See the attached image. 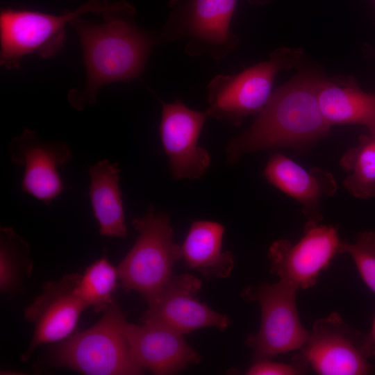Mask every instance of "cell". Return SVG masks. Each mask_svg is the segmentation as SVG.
Wrapping results in <instances>:
<instances>
[{
  "label": "cell",
  "mask_w": 375,
  "mask_h": 375,
  "mask_svg": "<svg viewBox=\"0 0 375 375\" xmlns=\"http://www.w3.org/2000/svg\"><path fill=\"white\" fill-rule=\"evenodd\" d=\"M135 8L125 1L109 3L101 13L103 22L92 23L80 17L72 21L79 40L86 73L82 89H72L67 94L70 106L76 110L96 103L103 86L128 82L144 69L158 35L135 24Z\"/></svg>",
  "instance_id": "cell-1"
},
{
  "label": "cell",
  "mask_w": 375,
  "mask_h": 375,
  "mask_svg": "<svg viewBox=\"0 0 375 375\" xmlns=\"http://www.w3.org/2000/svg\"><path fill=\"white\" fill-rule=\"evenodd\" d=\"M319 83L300 76L272 94L253 124L228 144V160L260 150L300 148L325 135L330 126L319 106Z\"/></svg>",
  "instance_id": "cell-2"
},
{
  "label": "cell",
  "mask_w": 375,
  "mask_h": 375,
  "mask_svg": "<svg viewBox=\"0 0 375 375\" xmlns=\"http://www.w3.org/2000/svg\"><path fill=\"white\" fill-rule=\"evenodd\" d=\"M119 306L112 303L88 329L63 339L51 351L58 367L88 375H138L144 372L131 351Z\"/></svg>",
  "instance_id": "cell-3"
},
{
  "label": "cell",
  "mask_w": 375,
  "mask_h": 375,
  "mask_svg": "<svg viewBox=\"0 0 375 375\" xmlns=\"http://www.w3.org/2000/svg\"><path fill=\"white\" fill-rule=\"evenodd\" d=\"M139 232L133 246L117 267L123 288L138 292L151 301L174 276L173 267L181 258V247L174 242L168 215L152 206L133 219Z\"/></svg>",
  "instance_id": "cell-4"
},
{
  "label": "cell",
  "mask_w": 375,
  "mask_h": 375,
  "mask_svg": "<svg viewBox=\"0 0 375 375\" xmlns=\"http://www.w3.org/2000/svg\"><path fill=\"white\" fill-rule=\"evenodd\" d=\"M108 0H89L74 10L56 15L11 8L0 12V64L17 69L24 58L36 54L43 58L56 55L62 48L65 27L86 12L102 13Z\"/></svg>",
  "instance_id": "cell-5"
},
{
  "label": "cell",
  "mask_w": 375,
  "mask_h": 375,
  "mask_svg": "<svg viewBox=\"0 0 375 375\" xmlns=\"http://www.w3.org/2000/svg\"><path fill=\"white\" fill-rule=\"evenodd\" d=\"M297 290L279 281L249 286L243 290L244 299L257 301L261 310L258 331L245 341L253 351L255 361L299 350L308 340L310 332L301 324L297 310Z\"/></svg>",
  "instance_id": "cell-6"
},
{
  "label": "cell",
  "mask_w": 375,
  "mask_h": 375,
  "mask_svg": "<svg viewBox=\"0 0 375 375\" xmlns=\"http://www.w3.org/2000/svg\"><path fill=\"white\" fill-rule=\"evenodd\" d=\"M364 335L337 312L317 319L292 362L321 375H365L375 367L362 352Z\"/></svg>",
  "instance_id": "cell-7"
},
{
  "label": "cell",
  "mask_w": 375,
  "mask_h": 375,
  "mask_svg": "<svg viewBox=\"0 0 375 375\" xmlns=\"http://www.w3.org/2000/svg\"><path fill=\"white\" fill-rule=\"evenodd\" d=\"M340 241L333 225L308 220L297 243L283 238L272 244L268 251L270 272L298 290L310 288L320 272L339 253Z\"/></svg>",
  "instance_id": "cell-8"
},
{
  "label": "cell",
  "mask_w": 375,
  "mask_h": 375,
  "mask_svg": "<svg viewBox=\"0 0 375 375\" xmlns=\"http://www.w3.org/2000/svg\"><path fill=\"white\" fill-rule=\"evenodd\" d=\"M236 0H192L181 19L169 20L158 34L160 42L186 38L191 56L208 54L214 59L227 56L238 43L230 31Z\"/></svg>",
  "instance_id": "cell-9"
},
{
  "label": "cell",
  "mask_w": 375,
  "mask_h": 375,
  "mask_svg": "<svg viewBox=\"0 0 375 375\" xmlns=\"http://www.w3.org/2000/svg\"><path fill=\"white\" fill-rule=\"evenodd\" d=\"M283 64L278 56L235 75L219 74L208 84V116L239 126L259 113L272 95L274 77Z\"/></svg>",
  "instance_id": "cell-10"
},
{
  "label": "cell",
  "mask_w": 375,
  "mask_h": 375,
  "mask_svg": "<svg viewBox=\"0 0 375 375\" xmlns=\"http://www.w3.org/2000/svg\"><path fill=\"white\" fill-rule=\"evenodd\" d=\"M201 288L197 277L174 275L171 281L151 301L142 317V324L161 326L184 335L193 331L215 327L224 331L228 317L210 309L195 298Z\"/></svg>",
  "instance_id": "cell-11"
},
{
  "label": "cell",
  "mask_w": 375,
  "mask_h": 375,
  "mask_svg": "<svg viewBox=\"0 0 375 375\" xmlns=\"http://www.w3.org/2000/svg\"><path fill=\"white\" fill-rule=\"evenodd\" d=\"M12 162L24 167L21 189L49 206L64 190L58 169L69 162L72 153L67 142H46L25 128L8 146Z\"/></svg>",
  "instance_id": "cell-12"
},
{
  "label": "cell",
  "mask_w": 375,
  "mask_h": 375,
  "mask_svg": "<svg viewBox=\"0 0 375 375\" xmlns=\"http://www.w3.org/2000/svg\"><path fill=\"white\" fill-rule=\"evenodd\" d=\"M81 274H67L48 282L42 292L24 311V318L34 324L31 342L21 359L26 361L40 344L63 340L74 331L82 311L88 306L76 286Z\"/></svg>",
  "instance_id": "cell-13"
},
{
  "label": "cell",
  "mask_w": 375,
  "mask_h": 375,
  "mask_svg": "<svg viewBox=\"0 0 375 375\" xmlns=\"http://www.w3.org/2000/svg\"><path fill=\"white\" fill-rule=\"evenodd\" d=\"M161 103L159 131L172 176L176 179L200 178L211 160L208 152L198 144L207 112L192 110L179 99Z\"/></svg>",
  "instance_id": "cell-14"
},
{
  "label": "cell",
  "mask_w": 375,
  "mask_h": 375,
  "mask_svg": "<svg viewBox=\"0 0 375 375\" xmlns=\"http://www.w3.org/2000/svg\"><path fill=\"white\" fill-rule=\"evenodd\" d=\"M126 337L135 360L155 374L177 373L200 362L199 354L182 334L152 324L126 323Z\"/></svg>",
  "instance_id": "cell-15"
},
{
  "label": "cell",
  "mask_w": 375,
  "mask_h": 375,
  "mask_svg": "<svg viewBox=\"0 0 375 375\" xmlns=\"http://www.w3.org/2000/svg\"><path fill=\"white\" fill-rule=\"evenodd\" d=\"M264 176L272 185L301 203L308 220L317 223L322 219L320 199L324 195H333L338 188L331 173L317 167L304 169L282 153L269 158Z\"/></svg>",
  "instance_id": "cell-16"
},
{
  "label": "cell",
  "mask_w": 375,
  "mask_h": 375,
  "mask_svg": "<svg viewBox=\"0 0 375 375\" xmlns=\"http://www.w3.org/2000/svg\"><path fill=\"white\" fill-rule=\"evenodd\" d=\"M224 231L222 225L215 222H194L181 247V259L206 278H227L234 259L231 251H222Z\"/></svg>",
  "instance_id": "cell-17"
},
{
  "label": "cell",
  "mask_w": 375,
  "mask_h": 375,
  "mask_svg": "<svg viewBox=\"0 0 375 375\" xmlns=\"http://www.w3.org/2000/svg\"><path fill=\"white\" fill-rule=\"evenodd\" d=\"M120 169L108 159L89 166V195L99 233L108 237L125 238L127 228L119 185Z\"/></svg>",
  "instance_id": "cell-18"
},
{
  "label": "cell",
  "mask_w": 375,
  "mask_h": 375,
  "mask_svg": "<svg viewBox=\"0 0 375 375\" xmlns=\"http://www.w3.org/2000/svg\"><path fill=\"white\" fill-rule=\"evenodd\" d=\"M317 99L321 113L330 126L337 124H360L375 137V96L354 88L320 83Z\"/></svg>",
  "instance_id": "cell-19"
},
{
  "label": "cell",
  "mask_w": 375,
  "mask_h": 375,
  "mask_svg": "<svg viewBox=\"0 0 375 375\" xmlns=\"http://www.w3.org/2000/svg\"><path fill=\"white\" fill-rule=\"evenodd\" d=\"M340 165L347 173L343 185L351 195L361 199L375 197V137L362 138L344 153Z\"/></svg>",
  "instance_id": "cell-20"
},
{
  "label": "cell",
  "mask_w": 375,
  "mask_h": 375,
  "mask_svg": "<svg viewBox=\"0 0 375 375\" xmlns=\"http://www.w3.org/2000/svg\"><path fill=\"white\" fill-rule=\"evenodd\" d=\"M28 244L10 227L0 229V289L14 292L19 286L22 275L30 272Z\"/></svg>",
  "instance_id": "cell-21"
},
{
  "label": "cell",
  "mask_w": 375,
  "mask_h": 375,
  "mask_svg": "<svg viewBox=\"0 0 375 375\" xmlns=\"http://www.w3.org/2000/svg\"><path fill=\"white\" fill-rule=\"evenodd\" d=\"M119 277L115 268L105 257H102L86 268L80 276L76 291L86 306L95 312H104L113 303L112 294Z\"/></svg>",
  "instance_id": "cell-22"
},
{
  "label": "cell",
  "mask_w": 375,
  "mask_h": 375,
  "mask_svg": "<svg viewBox=\"0 0 375 375\" xmlns=\"http://www.w3.org/2000/svg\"><path fill=\"white\" fill-rule=\"evenodd\" d=\"M353 258L367 286L375 294V232L360 233L353 243L340 241L339 253Z\"/></svg>",
  "instance_id": "cell-23"
},
{
  "label": "cell",
  "mask_w": 375,
  "mask_h": 375,
  "mask_svg": "<svg viewBox=\"0 0 375 375\" xmlns=\"http://www.w3.org/2000/svg\"><path fill=\"white\" fill-rule=\"evenodd\" d=\"M306 371L298 365L292 362L285 364L273 362L270 360L255 361L247 370L248 375H295L301 374Z\"/></svg>",
  "instance_id": "cell-24"
},
{
  "label": "cell",
  "mask_w": 375,
  "mask_h": 375,
  "mask_svg": "<svg viewBox=\"0 0 375 375\" xmlns=\"http://www.w3.org/2000/svg\"><path fill=\"white\" fill-rule=\"evenodd\" d=\"M362 349L367 358L375 360V315L370 331L364 335Z\"/></svg>",
  "instance_id": "cell-25"
},
{
  "label": "cell",
  "mask_w": 375,
  "mask_h": 375,
  "mask_svg": "<svg viewBox=\"0 0 375 375\" xmlns=\"http://www.w3.org/2000/svg\"><path fill=\"white\" fill-rule=\"evenodd\" d=\"M270 0H249L253 4H264Z\"/></svg>",
  "instance_id": "cell-26"
}]
</instances>
